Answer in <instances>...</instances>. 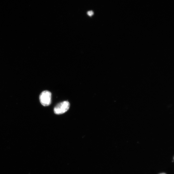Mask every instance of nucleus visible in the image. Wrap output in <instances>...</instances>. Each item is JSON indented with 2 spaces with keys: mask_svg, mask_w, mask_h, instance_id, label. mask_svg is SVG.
Listing matches in <instances>:
<instances>
[{
  "mask_svg": "<svg viewBox=\"0 0 174 174\" xmlns=\"http://www.w3.org/2000/svg\"><path fill=\"white\" fill-rule=\"evenodd\" d=\"M70 106V104L68 101L60 103L55 107L54 112L56 115L63 114L68 110Z\"/></svg>",
  "mask_w": 174,
  "mask_h": 174,
  "instance_id": "obj_1",
  "label": "nucleus"
},
{
  "mask_svg": "<svg viewBox=\"0 0 174 174\" xmlns=\"http://www.w3.org/2000/svg\"><path fill=\"white\" fill-rule=\"evenodd\" d=\"M51 93L49 91L42 92L40 96L41 104L45 106L50 105L51 102Z\"/></svg>",
  "mask_w": 174,
  "mask_h": 174,
  "instance_id": "obj_2",
  "label": "nucleus"
},
{
  "mask_svg": "<svg viewBox=\"0 0 174 174\" xmlns=\"http://www.w3.org/2000/svg\"><path fill=\"white\" fill-rule=\"evenodd\" d=\"M93 12L92 11H88L87 12V14L90 17L92 16L93 15Z\"/></svg>",
  "mask_w": 174,
  "mask_h": 174,
  "instance_id": "obj_3",
  "label": "nucleus"
},
{
  "mask_svg": "<svg viewBox=\"0 0 174 174\" xmlns=\"http://www.w3.org/2000/svg\"><path fill=\"white\" fill-rule=\"evenodd\" d=\"M166 174L165 173H161V174Z\"/></svg>",
  "mask_w": 174,
  "mask_h": 174,
  "instance_id": "obj_4",
  "label": "nucleus"
}]
</instances>
